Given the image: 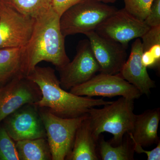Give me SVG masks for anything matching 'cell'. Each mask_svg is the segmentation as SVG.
I'll return each instance as SVG.
<instances>
[{
    "label": "cell",
    "instance_id": "obj_8",
    "mask_svg": "<svg viewBox=\"0 0 160 160\" xmlns=\"http://www.w3.org/2000/svg\"><path fill=\"white\" fill-rule=\"evenodd\" d=\"M42 98L39 87L27 77L14 78L0 85V123L20 107Z\"/></svg>",
    "mask_w": 160,
    "mask_h": 160
},
{
    "label": "cell",
    "instance_id": "obj_7",
    "mask_svg": "<svg viewBox=\"0 0 160 160\" xmlns=\"http://www.w3.org/2000/svg\"><path fill=\"white\" fill-rule=\"evenodd\" d=\"M69 92L79 96H122L133 100L139 98L142 95L138 89L118 74L100 72L86 82L72 88Z\"/></svg>",
    "mask_w": 160,
    "mask_h": 160
},
{
    "label": "cell",
    "instance_id": "obj_14",
    "mask_svg": "<svg viewBox=\"0 0 160 160\" xmlns=\"http://www.w3.org/2000/svg\"><path fill=\"white\" fill-rule=\"evenodd\" d=\"M160 120V109H149L135 115L133 128L129 133L132 141L142 146H149L158 142V132Z\"/></svg>",
    "mask_w": 160,
    "mask_h": 160
},
{
    "label": "cell",
    "instance_id": "obj_17",
    "mask_svg": "<svg viewBox=\"0 0 160 160\" xmlns=\"http://www.w3.org/2000/svg\"><path fill=\"white\" fill-rule=\"evenodd\" d=\"M19 160H52L47 139L44 138L15 142Z\"/></svg>",
    "mask_w": 160,
    "mask_h": 160
},
{
    "label": "cell",
    "instance_id": "obj_19",
    "mask_svg": "<svg viewBox=\"0 0 160 160\" xmlns=\"http://www.w3.org/2000/svg\"><path fill=\"white\" fill-rule=\"evenodd\" d=\"M12 9L35 19L52 9V0H0Z\"/></svg>",
    "mask_w": 160,
    "mask_h": 160
},
{
    "label": "cell",
    "instance_id": "obj_18",
    "mask_svg": "<svg viewBox=\"0 0 160 160\" xmlns=\"http://www.w3.org/2000/svg\"><path fill=\"white\" fill-rule=\"evenodd\" d=\"M141 38L143 65L147 68L159 67L160 26L150 28Z\"/></svg>",
    "mask_w": 160,
    "mask_h": 160
},
{
    "label": "cell",
    "instance_id": "obj_23",
    "mask_svg": "<svg viewBox=\"0 0 160 160\" xmlns=\"http://www.w3.org/2000/svg\"><path fill=\"white\" fill-rule=\"evenodd\" d=\"M144 21L149 28L160 26V0H153L149 14Z\"/></svg>",
    "mask_w": 160,
    "mask_h": 160
},
{
    "label": "cell",
    "instance_id": "obj_20",
    "mask_svg": "<svg viewBox=\"0 0 160 160\" xmlns=\"http://www.w3.org/2000/svg\"><path fill=\"white\" fill-rule=\"evenodd\" d=\"M100 155L102 160H131L134 159L133 144L131 140L123 141L118 146H112L104 138H99Z\"/></svg>",
    "mask_w": 160,
    "mask_h": 160
},
{
    "label": "cell",
    "instance_id": "obj_21",
    "mask_svg": "<svg viewBox=\"0 0 160 160\" xmlns=\"http://www.w3.org/2000/svg\"><path fill=\"white\" fill-rule=\"evenodd\" d=\"M0 160H19L15 142L3 126H0Z\"/></svg>",
    "mask_w": 160,
    "mask_h": 160
},
{
    "label": "cell",
    "instance_id": "obj_26",
    "mask_svg": "<svg viewBox=\"0 0 160 160\" xmlns=\"http://www.w3.org/2000/svg\"><path fill=\"white\" fill-rule=\"evenodd\" d=\"M99 1L103 2H114L115 0H99Z\"/></svg>",
    "mask_w": 160,
    "mask_h": 160
},
{
    "label": "cell",
    "instance_id": "obj_9",
    "mask_svg": "<svg viewBox=\"0 0 160 160\" xmlns=\"http://www.w3.org/2000/svg\"><path fill=\"white\" fill-rule=\"evenodd\" d=\"M150 28L125 8L117 10L98 26L95 31L107 39L127 46L131 40L141 38Z\"/></svg>",
    "mask_w": 160,
    "mask_h": 160
},
{
    "label": "cell",
    "instance_id": "obj_11",
    "mask_svg": "<svg viewBox=\"0 0 160 160\" xmlns=\"http://www.w3.org/2000/svg\"><path fill=\"white\" fill-rule=\"evenodd\" d=\"M2 122L3 127L15 142L46 138V129L39 108L35 104L24 105L9 115Z\"/></svg>",
    "mask_w": 160,
    "mask_h": 160
},
{
    "label": "cell",
    "instance_id": "obj_22",
    "mask_svg": "<svg viewBox=\"0 0 160 160\" xmlns=\"http://www.w3.org/2000/svg\"><path fill=\"white\" fill-rule=\"evenodd\" d=\"M125 9L139 19L144 21L148 16L153 0H124Z\"/></svg>",
    "mask_w": 160,
    "mask_h": 160
},
{
    "label": "cell",
    "instance_id": "obj_10",
    "mask_svg": "<svg viewBox=\"0 0 160 160\" xmlns=\"http://www.w3.org/2000/svg\"><path fill=\"white\" fill-rule=\"evenodd\" d=\"M35 19L0 2V49L23 47L31 37Z\"/></svg>",
    "mask_w": 160,
    "mask_h": 160
},
{
    "label": "cell",
    "instance_id": "obj_4",
    "mask_svg": "<svg viewBox=\"0 0 160 160\" xmlns=\"http://www.w3.org/2000/svg\"><path fill=\"white\" fill-rule=\"evenodd\" d=\"M118 9L99 0H82L67 9L60 18L61 31L67 36L94 31Z\"/></svg>",
    "mask_w": 160,
    "mask_h": 160
},
{
    "label": "cell",
    "instance_id": "obj_16",
    "mask_svg": "<svg viewBox=\"0 0 160 160\" xmlns=\"http://www.w3.org/2000/svg\"><path fill=\"white\" fill-rule=\"evenodd\" d=\"M23 47L0 49V85L14 78L27 76Z\"/></svg>",
    "mask_w": 160,
    "mask_h": 160
},
{
    "label": "cell",
    "instance_id": "obj_15",
    "mask_svg": "<svg viewBox=\"0 0 160 160\" xmlns=\"http://www.w3.org/2000/svg\"><path fill=\"white\" fill-rule=\"evenodd\" d=\"M98 142L92 134L87 113L77 129L72 149L66 160L99 159L96 151Z\"/></svg>",
    "mask_w": 160,
    "mask_h": 160
},
{
    "label": "cell",
    "instance_id": "obj_24",
    "mask_svg": "<svg viewBox=\"0 0 160 160\" xmlns=\"http://www.w3.org/2000/svg\"><path fill=\"white\" fill-rule=\"evenodd\" d=\"M82 0H52V7L53 11L60 17L72 6Z\"/></svg>",
    "mask_w": 160,
    "mask_h": 160
},
{
    "label": "cell",
    "instance_id": "obj_3",
    "mask_svg": "<svg viewBox=\"0 0 160 160\" xmlns=\"http://www.w3.org/2000/svg\"><path fill=\"white\" fill-rule=\"evenodd\" d=\"M134 100L122 97L102 109L94 107L89 109L88 116L92 134L98 141L102 133L108 132L113 135L111 143L118 146L122 143L125 134L131 132L135 115Z\"/></svg>",
    "mask_w": 160,
    "mask_h": 160
},
{
    "label": "cell",
    "instance_id": "obj_25",
    "mask_svg": "<svg viewBox=\"0 0 160 160\" xmlns=\"http://www.w3.org/2000/svg\"><path fill=\"white\" fill-rule=\"evenodd\" d=\"M133 144V149L134 152L138 153H145L147 155L148 160H160V143L159 141L156 147L150 151L145 150L142 146H140L138 143L132 141Z\"/></svg>",
    "mask_w": 160,
    "mask_h": 160
},
{
    "label": "cell",
    "instance_id": "obj_5",
    "mask_svg": "<svg viewBox=\"0 0 160 160\" xmlns=\"http://www.w3.org/2000/svg\"><path fill=\"white\" fill-rule=\"evenodd\" d=\"M39 108L51 150L52 160H66L72 149L77 129L87 114L78 118H63L46 108Z\"/></svg>",
    "mask_w": 160,
    "mask_h": 160
},
{
    "label": "cell",
    "instance_id": "obj_2",
    "mask_svg": "<svg viewBox=\"0 0 160 160\" xmlns=\"http://www.w3.org/2000/svg\"><path fill=\"white\" fill-rule=\"evenodd\" d=\"M27 77L37 84L42 92L41 99L34 104L40 108H46L60 117L83 116L91 108L104 106L112 102L102 98L79 96L66 91L61 87L55 70L51 67L36 66Z\"/></svg>",
    "mask_w": 160,
    "mask_h": 160
},
{
    "label": "cell",
    "instance_id": "obj_1",
    "mask_svg": "<svg viewBox=\"0 0 160 160\" xmlns=\"http://www.w3.org/2000/svg\"><path fill=\"white\" fill-rule=\"evenodd\" d=\"M60 18L52 9L35 19L31 37L23 49L28 75L42 61L52 63L57 69L70 62L65 49V37L60 28Z\"/></svg>",
    "mask_w": 160,
    "mask_h": 160
},
{
    "label": "cell",
    "instance_id": "obj_12",
    "mask_svg": "<svg viewBox=\"0 0 160 160\" xmlns=\"http://www.w3.org/2000/svg\"><path fill=\"white\" fill-rule=\"evenodd\" d=\"M100 66V73H119L127 60V46L102 37L95 31L86 34Z\"/></svg>",
    "mask_w": 160,
    "mask_h": 160
},
{
    "label": "cell",
    "instance_id": "obj_13",
    "mask_svg": "<svg viewBox=\"0 0 160 160\" xmlns=\"http://www.w3.org/2000/svg\"><path fill=\"white\" fill-rule=\"evenodd\" d=\"M135 39L132 45L130 55L118 74L134 86L142 94L148 95L151 89L155 87V83L142 62V40L140 38Z\"/></svg>",
    "mask_w": 160,
    "mask_h": 160
},
{
    "label": "cell",
    "instance_id": "obj_6",
    "mask_svg": "<svg viewBox=\"0 0 160 160\" xmlns=\"http://www.w3.org/2000/svg\"><path fill=\"white\" fill-rule=\"evenodd\" d=\"M58 70L59 72L60 85L65 90H70L86 82L100 72V66L89 40L80 41L73 60Z\"/></svg>",
    "mask_w": 160,
    "mask_h": 160
}]
</instances>
